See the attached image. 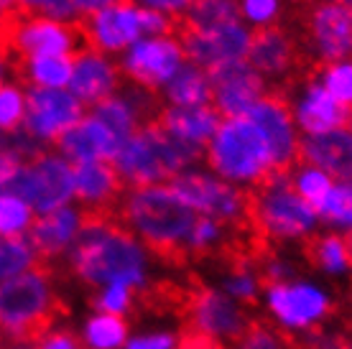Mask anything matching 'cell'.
Returning a JSON list of instances; mask_svg holds the SVG:
<instances>
[{"label": "cell", "mask_w": 352, "mask_h": 349, "mask_svg": "<svg viewBox=\"0 0 352 349\" xmlns=\"http://www.w3.org/2000/svg\"><path fill=\"white\" fill-rule=\"evenodd\" d=\"M143 247L123 227L115 212H80V235L67 255V273L82 286H128L143 283Z\"/></svg>", "instance_id": "obj_1"}, {"label": "cell", "mask_w": 352, "mask_h": 349, "mask_svg": "<svg viewBox=\"0 0 352 349\" xmlns=\"http://www.w3.org/2000/svg\"><path fill=\"white\" fill-rule=\"evenodd\" d=\"M118 219L143 250H148L161 265L174 271H189V237L197 222V212L186 207L168 186L125 189L118 204Z\"/></svg>", "instance_id": "obj_2"}, {"label": "cell", "mask_w": 352, "mask_h": 349, "mask_svg": "<svg viewBox=\"0 0 352 349\" xmlns=\"http://www.w3.org/2000/svg\"><path fill=\"white\" fill-rule=\"evenodd\" d=\"M52 268L34 262V268L16 278L0 280V339L13 347H34L69 316Z\"/></svg>", "instance_id": "obj_3"}, {"label": "cell", "mask_w": 352, "mask_h": 349, "mask_svg": "<svg viewBox=\"0 0 352 349\" xmlns=\"http://www.w3.org/2000/svg\"><path fill=\"white\" fill-rule=\"evenodd\" d=\"M199 158L202 150L189 148L166 135L156 122H148L120 146L118 156L113 158V166L123 179L125 189H141L171 181Z\"/></svg>", "instance_id": "obj_4"}, {"label": "cell", "mask_w": 352, "mask_h": 349, "mask_svg": "<svg viewBox=\"0 0 352 349\" xmlns=\"http://www.w3.org/2000/svg\"><path fill=\"white\" fill-rule=\"evenodd\" d=\"M204 158L222 181L256 186L273 171L271 150L263 133L250 117H225L204 148Z\"/></svg>", "instance_id": "obj_5"}, {"label": "cell", "mask_w": 352, "mask_h": 349, "mask_svg": "<svg viewBox=\"0 0 352 349\" xmlns=\"http://www.w3.org/2000/svg\"><path fill=\"white\" fill-rule=\"evenodd\" d=\"M289 3L294 10L283 18L294 26L317 69L335 61H352V8L340 3Z\"/></svg>", "instance_id": "obj_6"}, {"label": "cell", "mask_w": 352, "mask_h": 349, "mask_svg": "<svg viewBox=\"0 0 352 349\" xmlns=\"http://www.w3.org/2000/svg\"><path fill=\"white\" fill-rule=\"evenodd\" d=\"M85 36L77 23H64L41 13L13 10L6 26L0 28V54L6 59H34V56H69L85 52Z\"/></svg>", "instance_id": "obj_7"}, {"label": "cell", "mask_w": 352, "mask_h": 349, "mask_svg": "<svg viewBox=\"0 0 352 349\" xmlns=\"http://www.w3.org/2000/svg\"><path fill=\"white\" fill-rule=\"evenodd\" d=\"M184 280L186 298L179 316H176L179 324L182 326H197V329H204V332L220 337L222 341L228 339L232 344H238L248 329L250 311L235 304L220 289H212L194 268L184 271Z\"/></svg>", "instance_id": "obj_8"}, {"label": "cell", "mask_w": 352, "mask_h": 349, "mask_svg": "<svg viewBox=\"0 0 352 349\" xmlns=\"http://www.w3.org/2000/svg\"><path fill=\"white\" fill-rule=\"evenodd\" d=\"M199 217L217 219L228 227H243L248 219V186L222 181L220 176L186 168L166 183Z\"/></svg>", "instance_id": "obj_9"}, {"label": "cell", "mask_w": 352, "mask_h": 349, "mask_svg": "<svg viewBox=\"0 0 352 349\" xmlns=\"http://www.w3.org/2000/svg\"><path fill=\"white\" fill-rule=\"evenodd\" d=\"M8 192L18 194L36 214L69 207L74 199V166L59 153H38L23 161Z\"/></svg>", "instance_id": "obj_10"}, {"label": "cell", "mask_w": 352, "mask_h": 349, "mask_svg": "<svg viewBox=\"0 0 352 349\" xmlns=\"http://www.w3.org/2000/svg\"><path fill=\"white\" fill-rule=\"evenodd\" d=\"M174 36L184 49L186 61L204 71L217 69L230 61H245L253 41V31L243 21H232L217 28H189L176 21Z\"/></svg>", "instance_id": "obj_11"}, {"label": "cell", "mask_w": 352, "mask_h": 349, "mask_svg": "<svg viewBox=\"0 0 352 349\" xmlns=\"http://www.w3.org/2000/svg\"><path fill=\"white\" fill-rule=\"evenodd\" d=\"M184 49L176 36H156L135 41L120 59L118 69L128 85L159 95L168 79L184 67Z\"/></svg>", "instance_id": "obj_12"}, {"label": "cell", "mask_w": 352, "mask_h": 349, "mask_svg": "<svg viewBox=\"0 0 352 349\" xmlns=\"http://www.w3.org/2000/svg\"><path fill=\"white\" fill-rule=\"evenodd\" d=\"M82 113L85 107L69 89L26 87V117L21 131L38 146L56 143L64 133L85 117Z\"/></svg>", "instance_id": "obj_13"}, {"label": "cell", "mask_w": 352, "mask_h": 349, "mask_svg": "<svg viewBox=\"0 0 352 349\" xmlns=\"http://www.w3.org/2000/svg\"><path fill=\"white\" fill-rule=\"evenodd\" d=\"M245 117L256 122L268 143L273 161L271 174H291V168L299 164V135H296V122L286 97L278 92H265L248 110Z\"/></svg>", "instance_id": "obj_14"}, {"label": "cell", "mask_w": 352, "mask_h": 349, "mask_svg": "<svg viewBox=\"0 0 352 349\" xmlns=\"http://www.w3.org/2000/svg\"><path fill=\"white\" fill-rule=\"evenodd\" d=\"M87 49L97 54H118L141 41V5L133 0H118L107 8L77 21Z\"/></svg>", "instance_id": "obj_15"}, {"label": "cell", "mask_w": 352, "mask_h": 349, "mask_svg": "<svg viewBox=\"0 0 352 349\" xmlns=\"http://www.w3.org/2000/svg\"><path fill=\"white\" fill-rule=\"evenodd\" d=\"M268 304L283 326L301 332H324L327 322L337 316V304L314 286L281 283L268 291Z\"/></svg>", "instance_id": "obj_16"}, {"label": "cell", "mask_w": 352, "mask_h": 349, "mask_svg": "<svg viewBox=\"0 0 352 349\" xmlns=\"http://www.w3.org/2000/svg\"><path fill=\"white\" fill-rule=\"evenodd\" d=\"M77 235H80V210L62 207V210L34 217V225L28 229L26 240L34 247L36 262L64 275V271H67L64 262H67V255H69Z\"/></svg>", "instance_id": "obj_17"}, {"label": "cell", "mask_w": 352, "mask_h": 349, "mask_svg": "<svg viewBox=\"0 0 352 349\" xmlns=\"http://www.w3.org/2000/svg\"><path fill=\"white\" fill-rule=\"evenodd\" d=\"M207 74H210L212 82V107L222 117H240V115H245L268 92L265 82L248 64V59L222 64V67L207 71Z\"/></svg>", "instance_id": "obj_18"}, {"label": "cell", "mask_w": 352, "mask_h": 349, "mask_svg": "<svg viewBox=\"0 0 352 349\" xmlns=\"http://www.w3.org/2000/svg\"><path fill=\"white\" fill-rule=\"evenodd\" d=\"M283 97H286L289 105H294L291 107L294 122L307 135L337 131V128H344V122L350 120V110L340 105L335 97L319 85V79L314 74L304 79L301 85H296L289 95Z\"/></svg>", "instance_id": "obj_19"}, {"label": "cell", "mask_w": 352, "mask_h": 349, "mask_svg": "<svg viewBox=\"0 0 352 349\" xmlns=\"http://www.w3.org/2000/svg\"><path fill=\"white\" fill-rule=\"evenodd\" d=\"M123 85L118 64L110 61L105 54L85 49L72 61L69 92L82 105H100L102 100L113 97Z\"/></svg>", "instance_id": "obj_20"}, {"label": "cell", "mask_w": 352, "mask_h": 349, "mask_svg": "<svg viewBox=\"0 0 352 349\" xmlns=\"http://www.w3.org/2000/svg\"><path fill=\"white\" fill-rule=\"evenodd\" d=\"M125 194L113 161H92L74 166V199L80 212H115Z\"/></svg>", "instance_id": "obj_21"}, {"label": "cell", "mask_w": 352, "mask_h": 349, "mask_svg": "<svg viewBox=\"0 0 352 349\" xmlns=\"http://www.w3.org/2000/svg\"><path fill=\"white\" fill-rule=\"evenodd\" d=\"M56 150L72 166L92 161H113L120 150V140L115 138L105 122L97 120L95 115H87L56 140Z\"/></svg>", "instance_id": "obj_22"}, {"label": "cell", "mask_w": 352, "mask_h": 349, "mask_svg": "<svg viewBox=\"0 0 352 349\" xmlns=\"http://www.w3.org/2000/svg\"><path fill=\"white\" fill-rule=\"evenodd\" d=\"M299 164L324 171L332 179H352V131L337 128L319 135L299 138Z\"/></svg>", "instance_id": "obj_23"}, {"label": "cell", "mask_w": 352, "mask_h": 349, "mask_svg": "<svg viewBox=\"0 0 352 349\" xmlns=\"http://www.w3.org/2000/svg\"><path fill=\"white\" fill-rule=\"evenodd\" d=\"M156 125L189 148L204 150L220 128L222 115L212 105L204 107H161Z\"/></svg>", "instance_id": "obj_24"}, {"label": "cell", "mask_w": 352, "mask_h": 349, "mask_svg": "<svg viewBox=\"0 0 352 349\" xmlns=\"http://www.w3.org/2000/svg\"><path fill=\"white\" fill-rule=\"evenodd\" d=\"M164 107H204L212 105V82L210 74L199 69L192 61H184V67L168 79L161 89Z\"/></svg>", "instance_id": "obj_25"}, {"label": "cell", "mask_w": 352, "mask_h": 349, "mask_svg": "<svg viewBox=\"0 0 352 349\" xmlns=\"http://www.w3.org/2000/svg\"><path fill=\"white\" fill-rule=\"evenodd\" d=\"M299 255L304 265L311 268V271H322V273H342L350 268V258H347V245H344L342 235H311L301 237L299 240Z\"/></svg>", "instance_id": "obj_26"}, {"label": "cell", "mask_w": 352, "mask_h": 349, "mask_svg": "<svg viewBox=\"0 0 352 349\" xmlns=\"http://www.w3.org/2000/svg\"><path fill=\"white\" fill-rule=\"evenodd\" d=\"M69 56H34V59L18 61V74L26 87L38 89H67L72 79Z\"/></svg>", "instance_id": "obj_27"}, {"label": "cell", "mask_w": 352, "mask_h": 349, "mask_svg": "<svg viewBox=\"0 0 352 349\" xmlns=\"http://www.w3.org/2000/svg\"><path fill=\"white\" fill-rule=\"evenodd\" d=\"M92 115H95L97 120H102L113 131V135L118 140H120V146H123L125 140L131 138L133 133L138 131V128H143V120L141 115L135 113V107L131 105V100L118 89L113 97H107V100H102L100 105H95V110H92Z\"/></svg>", "instance_id": "obj_28"}, {"label": "cell", "mask_w": 352, "mask_h": 349, "mask_svg": "<svg viewBox=\"0 0 352 349\" xmlns=\"http://www.w3.org/2000/svg\"><path fill=\"white\" fill-rule=\"evenodd\" d=\"M232 21H240L235 0H194L192 8L179 18V23L189 28H217Z\"/></svg>", "instance_id": "obj_29"}, {"label": "cell", "mask_w": 352, "mask_h": 349, "mask_svg": "<svg viewBox=\"0 0 352 349\" xmlns=\"http://www.w3.org/2000/svg\"><path fill=\"white\" fill-rule=\"evenodd\" d=\"M291 186H294V192L299 194L301 199L314 210V214H317V210L322 207V201L327 199V194L332 192L335 181H332V176H327L324 171H319V168L296 164V166L291 168Z\"/></svg>", "instance_id": "obj_30"}, {"label": "cell", "mask_w": 352, "mask_h": 349, "mask_svg": "<svg viewBox=\"0 0 352 349\" xmlns=\"http://www.w3.org/2000/svg\"><path fill=\"white\" fill-rule=\"evenodd\" d=\"M125 337H128V324L123 316L115 314L92 316L85 329V341L89 349H118L125 344Z\"/></svg>", "instance_id": "obj_31"}, {"label": "cell", "mask_w": 352, "mask_h": 349, "mask_svg": "<svg viewBox=\"0 0 352 349\" xmlns=\"http://www.w3.org/2000/svg\"><path fill=\"white\" fill-rule=\"evenodd\" d=\"M34 210L13 192H0V237H26Z\"/></svg>", "instance_id": "obj_32"}, {"label": "cell", "mask_w": 352, "mask_h": 349, "mask_svg": "<svg viewBox=\"0 0 352 349\" xmlns=\"http://www.w3.org/2000/svg\"><path fill=\"white\" fill-rule=\"evenodd\" d=\"M317 217H322L332 227L352 229V186L347 181H337L332 192L327 194L322 207L317 210Z\"/></svg>", "instance_id": "obj_33"}, {"label": "cell", "mask_w": 352, "mask_h": 349, "mask_svg": "<svg viewBox=\"0 0 352 349\" xmlns=\"http://www.w3.org/2000/svg\"><path fill=\"white\" fill-rule=\"evenodd\" d=\"M319 85L335 97L337 102L347 110H352V61H335L324 64L314 71Z\"/></svg>", "instance_id": "obj_34"}, {"label": "cell", "mask_w": 352, "mask_h": 349, "mask_svg": "<svg viewBox=\"0 0 352 349\" xmlns=\"http://www.w3.org/2000/svg\"><path fill=\"white\" fill-rule=\"evenodd\" d=\"M23 117H26V87L21 82H6L0 87V131H21Z\"/></svg>", "instance_id": "obj_35"}, {"label": "cell", "mask_w": 352, "mask_h": 349, "mask_svg": "<svg viewBox=\"0 0 352 349\" xmlns=\"http://www.w3.org/2000/svg\"><path fill=\"white\" fill-rule=\"evenodd\" d=\"M240 21H245L250 26L268 28L276 26L283 18V0H240L238 3Z\"/></svg>", "instance_id": "obj_36"}, {"label": "cell", "mask_w": 352, "mask_h": 349, "mask_svg": "<svg viewBox=\"0 0 352 349\" xmlns=\"http://www.w3.org/2000/svg\"><path fill=\"white\" fill-rule=\"evenodd\" d=\"M18 13H41V16H52L64 23H77L80 16L72 5V0H13Z\"/></svg>", "instance_id": "obj_37"}, {"label": "cell", "mask_w": 352, "mask_h": 349, "mask_svg": "<svg viewBox=\"0 0 352 349\" xmlns=\"http://www.w3.org/2000/svg\"><path fill=\"white\" fill-rule=\"evenodd\" d=\"M131 304H133V296L128 286H110L105 293L89 298V306L97 308L100 314H115V316L131 314Z\"/></svg>", "instance_id": "obj_38"}, {"label": "cell", "mask_w": 352, "mask_h": 349, "mask_svg": "<svg viewBox=\"0 0 352 349\" xmlns=\"http://www.w3.org/2000/svg\"><path fill=\"white\" fill-rule=\"evenodd\" d=\"M174 349H228L225 341L214 334L197 329V326H182L174 339Z\"/></svg>", "instance_id": "obj_39"}, {"label": "cell", "mask_w": 352, "mask_h": 349, "mask_svg": "<svg viewBox=\"0 0 352 349\" xmlns=\"http://www.w3.org/2000/svg\"><path fill=\"white\" fill-rule=\"evenodd\" d=\"M34 349H89L77 334L67 332V329H54L34 344Z\"/></svg>", "instance_id": "obj_40"}, {"label": "cell", "mask_w": 352, "mask_h": 349, "mask_svg": "<svg viewBox=\"0 0 352 349\" xmlns=\"http://www.w3.org/2000/svg\"><path fill=\"white\" fill-rule=\"evenodd\" d=\"M135 5H141V8H148V10H159L164 16H171V18H179L184 16L186 10L192 8L194 0H133Z\"/></svg>", "instance_id": "obj_41"}, {"label": "cell", "mask_w": 352, "mask_h": 349, "mask_svg": "<svg viewBox=\"0 0 352 349\" xmlns=\"http://www.w3.org/2000/svg\"><path fill=\"white\" fill-rule=\"evenodd\" d=\"M23 161L13 153H0V192H8L16 174L21 171Z\"/></svg>", "instance_id": "obj_42"}, {"label": "cell", "mask_w": 352, "mask_h": 349, "mask_svg": "<svg viewBox=\"0 0 352 349\" xmlns=\"http://www.w3.org/2000/svg\"><path fill=\"white\" fill-rule=\"evenodd\" d=\"M125 349H174V337L171 334H153V337H141V339L128 341Z\"/></svg>", "instance_id": "obj_43"}, {"label": "cell", "mask_w": 352, "mask_h": 349, "mask_svg": "<svg viewBox=\"0 0 352 349\" xmlns=\"http://www.w3.org/2000/svg\"><path fill=\"white\" fill-rule=\"evenodd\" d=\"M113 3H118V0H72V5H74V10H77L80 18L89 16V13H97V10L113 5Z\"/></svg>", "instance_id": "obj_44"}, {"label": "cell", "mask_w": 352, "mask_h": 349, "mask_svg": "<svg viewBox=\"0 0 352 349\" xmlns=\"http://www.w3.org/2000/svg\"><path fill=\"white\" fill-rule=\"evenodd\" d=\"M16 10V5H13V0H0V28L6 26V21L10 18V13Z\"/></svg>", "instance_id": "obj_45"}, {"label": "cell", "mask_w": 352, "mask_h": 349, "mask_svg": "<svg viewBox=\"0 0 352 349\" xmlns=\"http://www.w3.org/2000/svg\"><path fill=\"white\" fill-rule=\"evenodd\" d=\"M8 69H10V64H8V59L0 54V87L8 82Z\"/></svg>", "instance_id": "obj_46"}, {"label": "cell", "mask_w": 352, "mask_h": 349, "mask_svg": "<svg viewBox=\"0 0 352 349\" xmlns=\"http://www.w3.org/2000/svg\"><path fill=\"white\" fill-rule=\"evenodd\" d=\"M350 131H352V113H350Z\"/></svg>", "instance_id": "obj_47"}, {"label": "cell", "mask_w": 352, "mask_h": 349, "mask_svg": "<svg viewBox=\"0 0 352 349\" xmlns=\"http://www.w3.org/2000/svg\"><path fill=\"white\" fill-rule=\"evenodd\" d=\"M18 349H26V347H18ZM31 349H34V347H31Z\"/></svg>", "instance_id": "obj_48"}]
</instances>
